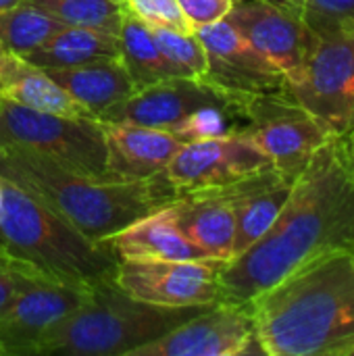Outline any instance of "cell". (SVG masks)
Segmentation results:
<instances>
[{
  "label": "cell",
  "instance_id": "cell-11",
  "mask_svg": "<svg viewBox=\"0 0 354 356\" xmlns=\"http://www.w3.org/2000/svg\"><path fill=\"white\" fill-rule=\"evenodd\" d=\"M227 261H119L115 286L131 298L159 307H213L219 273Z\"/></svg>",
  "mask_w": 354,
  "mask_h": 356
},
{
  "label": "cell",
  "instance_id": "cell-41",
  "mask_svg": "<svg viewBox=\"0 0 354 356\" xmlns=\"http://www.w3.org/2000/svg\"><path fill=\"white\" fill-rule=\"evenodd\" d=\"M351 356H354V350H353V353H351Z\"/></svg>",
  "mask_w": 354,
  "mask_h": 356
},
{
  "label": "cell",
  "instance_id": "cell-19",
  "mask_svg": "<svg viewBox=\"0 0 354 356\" xmlns=\"http://www.w3.org/2000/svg\"><path fill=\"white\" fill-rule=\"evenodd\" d=\"M108 248L119 261H200L209 259L196 248L186 234L177 227L171 204L159 209L113 238L106 240Z\"/></svg>",
  "mask_w": 354,
  "mask_h": 356
},
{
  "label": "cell",
  "instance_id": "cell-4",
  "mask_svg": "<svg viewBox=\"0 0 354 356\" xmlns=\"http://www.w3.org/2000/svg\"><path fill=\"white\" fill-rule=\"evenodd\" d=\"M0 236L10 254L65 284L86 290L115 284L119 259L106 242L86 238L8 179H2L0 190Z\"/></svg>",
  "mask_w": 354,
  "mask_h": 356
},
{
  "label": "cell",
  "instance_id": "cell-17",
  "mask_svg": "<svg viewBox=\"0 0 354 356\" xmlns=\"http://www.w3.org/2000/svg\"><path fill=\"white\" fill-rule=\"evenodd\" d=\"M292 179H286L275 169H267L242 181L209 190L232 202L236 217L232 259L242 254L273 225L292 192Z\"/></svg>",
  "mask_w": 354,
  "mask_h": 356
},
{
  "label": "cell",
  "instance_id": "cell-32",
  "mask_svg": "<svg viewBox=\"0 0 354 356\" xmlns=\"http://www.w3.org/2000/svg\"><path fill=\"white\" fill-rule=\"evenodd\" d=\"M267 2H271V4H275V6H282V8H286V10H292V13H298V15H300V8H303V2H305V0H267Z\"/></svg>",
  "mask_w": 354,
  "mask_h": 356
},
{
  "label": "cell",
  "instance_id": "cell-5",
  "mask_svg": "<svg viewBox=\"0 0 354 356\" xmlns=\"http://www.w3.org/2000/svg\"><path fill=\"white\" fill-rule=\"evenodd\" d=\"M207 307H159L115 284L92 288L83 302L44 340L40 356H131Z\"/></svg>",
  "mask_w": 354,
  "mask_h": 356
},
{
  "label": "cell",
  "instance_id": "cell-21",
  "mask_svg": "<svg viewBox=\"0 0 354 356\" xmlns=\"http://www.w3.org/2000/svg\"><path fill=\"white\" fill-rule=\"evenodd\" d=\"M0 96L33 111L67 117H94L88 108L75 102L44 69L8 50H0Z\"/></svg>",
  "mask_w": 354,
  "mask_h": 356
},
{
  "label": "cell",
  "instance_id": "cell-28",
  "mask_svg": "<svg viewBox=\"0 0 354 356\" xmlns=\"http://www.w3.org/2000/svg\"><path fill=\"white\" fill-rule=\"evenodd\" d=\"M129 13L142 19L148 27H163L175 31H194L179 8L177 0H125Z\"/></svg>",
  "mask_w": 354,
  "mask_h": 356
},
{
  "label": "cell",
  "instance_id": "cell-13",
  "mask_svg": "<svg viewBox=\"0 0 354 356\" xmlns=\"http://www.w3.org/2000/svg\"><path fill=\"white\" fill-rule=\"evenodd\" d=\"M261 353L248 305L217 302L131 356H240Z\"/></svg>",
  "mask_w": 354,
  "mask_h": 356
},
{
  "label": "cell",
  "instance_id": "cell-7",
  "mask_svg": "<svg viewBox=\"0 0 354 356\" xmlns=\"http://www.w3.org/2000/svg\"><path fill=\"white\" fill-rule=\"evenodd\" d=\"M236 113L248 121L242 131L271 161L273 169L292 181L311 156L336 138L290 90L255 96L242 102Z\"/></svg>",
  "mask_w": 354,
  "mask_h": 356
},
{
  "label": "cell",
  "instance_id": "cell-29",
  "mask_svg": "<svg viewBox=\"0 0 354 356\" xmlns=\"http://www.w3.org/2000/svg\"><path fill=\"white\" fill-rule=\"evenodd\" d=\"M227 108L223 106H200L196 108L173 134L182 142H196V140H209V138H219L225 136L234 129L227 125Z\"/></svg>",
  "mask_w": 354,
  "mask_h": 356
},
{
  "label": "cell",
  "instance_id": "cell-1",
  "mask_svg": "<svg viewBox=\"0 0 354 356\" xmlns=\"http://www.w3.org/2000/svg\"><path fill=\"white\" fill-rule=\"evenodd\" d=\"M354 248V159L346 138L321 146L292 184L273 225L219 273V302L252 298L336 250Z\"/></svg>",
  "mask_w": 354,
  "mask_h": 356
},
{
  "label": "cell",
  "instance_id": "cell-33",
  "mask_svg": "<svg viewBox=\"0 0 354 356\" xmlns=\"http://www.w3.org/2000/svg\"><path fill=\"white\" fill-rule=\"evenodd\" d=\"M23 0H0V13H4V10H8V8H13V6H17V4H21Z\"/></svg>",
  "mask_w": 354,
  "mask_h": 356
},
{
  "label": "cell",
  "instance_id": "cell-14",
  "mask_svg": "<svg viewBox=\"0 0 354 356\" xmlns=\"http://www.w3.org/2000/svg\"><path fill=\"white\" fill-rule=\"evenodd\" d=\"M225 19L284 73L288 83L298 79L319 40L298 13L267 0H238Z\"/></svg>",
  "mask_w": 354,
  "mask_h": 356
},
{
  "label": "cell",
  "instance_id": "cell-8",
  "mask_svg": "<svg viewBox=\"0 0 354 356\" xmlns=\"http://www.w3.org/2000/svg\"><path fill=\"white\" fill-rule=\"evenodd\" d=\"M88 292L25 261L21 288L0 313V356H40L44 340L83 302Z\"/></svg>",
  "mask_w": 354,
  "mask_h": 356
},
{
  "label": "cell",
  "instance_id": "cell-30",
  "mask_svg": "<svg viewBox=\"0 0 354 356\" xmlns=\"http://www.w3.org/2000/svg\"><path fill=\"white\" fill-rule=\"evenodd\" d=\"M177 2L194 31L225 19L234 6V0H177Z\"/></svg>",
  "mask_w": 354,
  "mask_h": 356
},
{
  "label": "cell",
  "instance_id": "cell-22",
  "mask_svg": "<svg viewBox=\"0 0 354 356\" xmlns=\"http://www.w3.org/2000/svg\"><path fill=\"white\" fill-rule=\"evenodd\" d=\"M119 58L127 69L136 90L169 77H188L169 56L161 50L152 29L134 13H125L117 33Z\"/></svg>",
  "mask_w": 354,
  "mask_h": 356
},
{
  "label": "cell",
  "instance_id": "cell-36",
  "mask_svg": "<svg viewBox=\"0 0 354 356\" xmlns=\"http://www.w3.org/2000/svg\"><path fill=\"white\" fill-rule=\"evenodd\" d=\"M0 111H2V96H0Z\"/></svg>",
  "mask_w": 354,
  "mask_h": 356
},
{
  "label": "cell",
  "instance_id": "cell-27",
  "mask_svg": "<svg viewBox=\"0 0 354 356\" xmlns=\"http://www.w3.org/2000/svg\"><path fill=\"white\" fill-rule=\"evenodd\" d=\"M300 19L317 38L354 33V0H305Z\"/></svg>",
  "mask_w": 354,
  "mask_h": 356
},
{
  "label": "cell",
  "instance_id": "cell-23",
  "mask_svg": "<svg viewBox=\"0 0 354 356\" xmlns=\"http://www.w3.org/2000/svg\"><path fill=\"white\" fill-rule=\"evenodd\" d=\"M106 56H119L117 35L90 27L63 25L52 38L23 58L40 69H63Z\"/></svg>",
  "mask_w": 354,
  "mask_h": 356
},
{
  "label": "cell",
  "instance_id": "cell-2",
  "mask_svg": "<svg viewBox=\"0 0 354 356\" xmlns=\"http://www.w3.org/2000/svg\"><path fill=\"white\" fill-rule=\"evenodd\" d=\"M267 356H351L354 350V248L296 269L248 302Z\"/></svg>",
  "mask_w": 354,
  "mask_h": 356
},
{
  "label": "cell",
  "instance_id": "cell-9",
  "mask_svg": "<svg viewBox=\"0 0 354 356\" xmlns=\"http://www.w3.org/2000/svg\"><path fill=\"white\" fill-rule=\"evenodd\" d=\"M290 94L336 138L354 131V33L319 38Z\"/></svg>",
  "mask_w": 354,
  "mask_h": 356
},
{
  "label": "cell",
  "instance_id": "cell-42",
  "mask_svg": "<svg viewBox=\"0 0 354 356\" xmlns=\"http://www.w3.org/2000/svg\"><path fill=\"white\" fill-rule=\"evenodd\" d=\"M234 2H238V0H234Z\"/></svg>",
  "mask_w": 354,
  "mask_h": 356
},
{
  "label": "cell",
  "instance_id": "cell-15",
  "mask_svg": "<svg viewBox=\"0 0 354 356\" xmlns=\"http://www.w3.org/2000/svg\"><path fill=\"white\" fill-rule=\"evenodd\" d=\"M209 104L227 108L223 96L207 81L192 77H169L136 90L131 96L108 108L100 121L134 123L142 127L175 131L196 108Z\"/></svg>",
  "mask_w": 354,
  "mask_h": 356
},
{
  "label": "cell",
  "instance_id": "cell-18",
  "mask_svg": "<svg viewBox=\"0 0 354 356\" xmlns=\"http://www.w3.org/2000/svg\"><path fill=\"white\" fill-rule=\"evenodd\" d=\"M171 211L177 227L209 259H232L236 217L225 196L209 190L184 192L171 202Z\"/></svg>",
  "mask_w": 354,
  "mask_h": 356
},
{
  "label": "cell",
  "instance_id": "cell-40",
  "mask_svg": "<svg viewBox=\"0 0 354 356\" xmlns=\"http://www.w3.org/2000/svg\"><path fill=\"white\" fill-rule=\"evenodd\" d=\"M0 50H4V48H2V44H0Z\"/></svg>",
  "mask_w": 354,
  "mask_h": 356
},
{
  "label": "cell",
  "instance_id": "cell-24",
  "mask_svg": "<svg viewBox=\"0 0 354 356\" xmlns=\"http://www.w3.org/2000/svg\"><path fill=\"white\" fill-rule=\"evenodd\" d=\"M63 27L61 21L44 10L21 2L0 13V44L4 50L27 56Z\"/></svg>",
  "mask_w": 354,
  "mask_h": 356
},
{
  "label": "cell",
  "instance_id": "cell-37",
  "mask_svg": "<svg viewBox=\"0 0 354 356\" xmlns=\"http://www.w3.org/2000/svg\"><path fill=\"white\" fill-rule=\"evenodd\" d=\"M0 190H2V179H0Z\"/></svg>",
  "mask_w": 354,
  "mask_h": 356
},
{
  "label": "cell",
  "instance_id": "cell-34",
  "mask_svg": "<svg viewBox=\"0 0 354 356\" xmlns=\"http://www.w3.org/2000/svg\"><path fill=\"white\" fill-rule=\"evenodd\" d=\"M6 246H4V240H2V236H0V250H4Z\"/></svg>",
  "mask_w": 354,
  "mask_h": 356
},
{
  "label": "cell",
  "instance_id": "cell-20",
  "mask_svg": "<svg viewBox=\"0 0 354 356\" xmlns=\"http://www.w3.org/2000/svg\"><path fill=\"white\" fill-rule=\"evenodd\" d=\"M44 71L96 119H100L108 108L136 92V86L119 56H106L77 67Z\"/></svg>",
  "mask_w": 354,
  "mask_h": 356
},
{
  "label": "cell",
  "instance_id": "cell-35",
  "mask_svg": "<svg viewBox=\"0 0 354 356\" xmlns=\"http://www.w3.org/2000/svg\"><path fill=\"white\" fill-rule=\"evenodd\" d=\"M346 140H348L351 144H354V131H353V136H351V138H346Z\"/></svg>",
  "mask_w": 354,
  "mask_h": 356
},
{
  "label": "cell",
  "instance_id": "cell-10",
  "mask_svg": "<svg viewBox=\"0 0 354 356\" xmlns=\"http://www.w3.org/2000/svg\"><path fill=\"white\" fill-rule=\"evenodd\" d=\"M194 33L207 50L209 65L202 81L223 96L232 113L255 96L288 90L284 73L227 19L196 29Z\"/></svg>",
  "mask_w": 354,
  "mask_h": 356
},
{
  "label": "cell",
  "instance_id": "cell-39",
  "mask_svg": "<svg viewBox=\"0 0 354 356\" xmlns=\"http://www.w3.org/2000/svg\"><path fill=\"white\" fill-rule=\"evenodd\" d=\"M351 150H353V159H354V148H351Z\"/></svg>",
  "mask_w": 354,
  "mask_h": 356
},
{
  "label": "cell",
  "instance_id": "cell-25",
  "mask_svg": "<svg viewBox=\"0 0 354 356\" xmlns=\"http://www.w3.org/2000/svg\"><path fill=\"white\" fill-rule=\"evenodd\" d=\"M63 25L90 27L117 35L123 15L127 13L125 0H23Z\"/></svg>",
  "mask_w": 354,
  "mask_h": 356
},
{
  "label": "cell",
  "instance_id": "cell-3",
  "mask_svg": "<svg viewBox=\"0 0 354 356\" xmlns=\"http://www.w3.org/2000/svg\"><path fill=\"white\" fill-rule=\"evenodd\" d=\"M0 177L42 200L94 242H106L179 196L165 173L131 181L98 179L19 146H0Z\"/></svg>",
  "mask_w": 354,
  "mask_h": 356
},
{
  "label": "cell",
  "instance_id": "cell-26",
  "mask_svg": "<svg viewBox=\"0 0 354 356\" xmlns=\"http://www.w3.org/2000/svg\"><path fill=\"white\" fill-rule=\"evenodd\" d=\"M154 40L159 42L161 50L169 56L171 63H175L188 77L192 79H204L207 73V50L198 35L194 31H175V29H163V27H150Z\"/></svg>",
  "mask_w": 354,
  "mask_h": 356
},
{
  "label": "cell",
  "instance_id": "cell-31",
  "mask_svg": "<svg viewBox=\"0 0 354 356\" xmlns=\"http://www.w3.org/2000/svg\"><path fill=\"white\" fill-rule=\"evenodd\" d=\"M23 269H25L23 259L10 254L6 248L0 250V313L17 296L23 280Z\"/></svg>",
  "mask_w": 354,
  "mask_h": 356
},
{
  "label": "cell",
  "instance_id": "cell-12",
  "mask_svg": "<svg viewBox=\"0 0 354 356\" xmlns=\"http://www.w3.org/2000/svg\"><path fill=\"white\" fill-rule=\"evenodd\" d=\"M267 169H273L271 161L242 129H234L219 138L184 142L167 165L165 177L184 194L223 188Z\"/></svg>",
  "mask_w": 354,
  "mask_h": 356
},
{
  "label": "cell",
  "instance_id": "cell-16",
  "mask_svg": "<svg viewBox=\"0 0 354 356\" xmlns=\"http://www.w3.org/2000/svg\"><path fill=\"white\" fill-rule=\"evenodd\" d=\"M100 123L106 138V171L111 179L131 181L161 175L184 144L173 131L134 123Z\"/></svg>",
  "mask_w": 354,
  "mask_h": 356
},
{
  "label": "cell",
  "instance_id": "cell-6",
  "mask_svg": "<svg viewBox=\"0 0 354 356\" xmlns=\"http://www.w3.org/2000/svg\"><path fill=\"white\" fill-rule=\"evenodd\" d=\"M0 146H19L52 163L98 179L106 171V138L100 119L33 111L2 98Z\"/></svg>",
  "mask_w": 354,
  "mask_h": 356
},
{
  "label": "cell",
  "instance_id": "cell-38",
  "mask_svg": "<svg viewBox=\"0 0 354 356\" xmlns=\"http://www.w3.org/2000/svg\"><path fill=\"white\" fill-rule=\"evenodd\" d=\"M348 144H351V142H348ZM351 148H354V144H351Z\"/></svg>",
  "mask_w": 354,
  "mask_h": 356
}]
</instances>
